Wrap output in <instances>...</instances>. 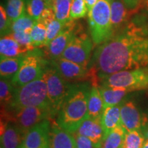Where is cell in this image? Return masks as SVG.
<instances>
[{
  "instance_id": "16",
  "label": "cell",
  "mask_w": 148,
  "mask_h": 148,
  "mask_svg": "<svg viewBox=\"0 0 148 148\" xmlns=\"http://www.w3.org/2000/svg\"><path fill=\"white\" fill-rule=\"evenodd\" d=\"M24 133L14 123H8L1 132V145L4 148H20L24 138Z\"/></svg>"
},
{
  "instance_id": "10",
  "label": "cell",
  "mask_w": 148,
  "mask_h": 148,
  "mask_svg": "<svg viewBox=\"0 0 148 148\" xmlns=\"http://www.w3.org/2000/svg\"><path fill=\"white\" fill-rule=\"evenodd\" d=\"M50 122L45 119L28 130L22 143L23 148H50Z\"/></svg>"
},
{
  "instance_id": "3",
  "label": "cell",
  "mask_w": 148,
  "mask_h": 148,
  "mask_svg": "<svg viewBox=\"0 0 148 148\" xmlns=\"http://www.w3.org/2000/svg\"><path fill=\"white\" fill-rule=\"evenodd\" d=\"M29 106L49 107L53 109L48 97L47 84L43 75L16 88L13 99L8 107L12 110H17Z\"/></svg>"
},
{
  "instance_id": "36",
  "label": "cell",
  "mask_w": 148,
  "mask_h": 148,
  "mask_svg": "<svg viewBox=\"0 0 148 148\" xmlns=\"http://www.w3.org/2000/svg\"><path fill=\"white\" fill-rule=\"evenodd\" d=\"M123 1H124L127 8L132 10L137 6L139 3L140 0H123Z\"/></svg>"
},
{
  "instance_id": "7",
  "label": "cell",
  "mask_w": 148,
  "mask_h": 148,
  "mask_svg": "<svg viewBox=\"0 0 148 148\" xmlns=\"http://www.w3.org/2000/svg\"><path fill=\"white\" fill-rule=\"evenodd\" d=\"M46 68L45 61L39 54L36 52L26 53L19 69L11 80L12 84L18 88L40 78Z\"/></svg>"
},
{
  "instance_id": "15",
  "label": "cell",
  "mask_w": 148,
  "mask_h": 148,
  "mask_svg": "<svg viewBox=\"0 0 148 148\" xmlns=\"http://www.w3.org/2000/svg\"><path fill=\"white\" fill-rule=\"evenodd\" d=\"M49 138L50 148H76L74 135L59 126L57 123L51 125Z\"/></svg>"
},
{
  "instance_id": "29",
  "label": "cell",
  "mask_w": 148,
  "mask_h": 148,
  "mask_svg": "<svg viewBox=\"0 0 148 148\" xmlns=\"http://www.w3.org/2000/svg\"><path fill=\"white\" fill-rule=\"evenodd\" d=\"M47 5L44 0H26L25 11L33 19L38 21Z\"/></svg>"
},
{
  "instance_id": "23",
  "label": "cell",
  "mask_w": 148,
  "mask_h": 148,
  "mask_svg": "<svg viewBox=\"0 0 148 148\" xmlns=\"http://www.w3.org/2000/svg\"><path fill=\"white\" fill-rule=\"evenodd\" d=\"M126 132L122 125L112 130L105 138L101 148H123Z\"/></svg>"
},
{
  "instance_id": "22",
  "label": "cell",
  "mask_w": 148,
  "mask_h": 148,
  "mask_svg": "<svg viewBox=\"0 0 148 148\" xmlns=\"http://www.w3.org/2000/svg\"><path fill=\"white\" fill-rule=\"evenodd\" d=\"M99 88L103 99L104 108L120 104V102L127 92L124 89L109 87L103 85L99 86Z\"/></svg>"
},
{
  "instance_id": "20",
  "label": "cell",
  "mask_w": 148,
  "mask_h": 148,
  "mask_svg": "<svg viewBox=\"0 0 148 148\" xmlns=\"http://www.w3.org/2000/svg\"><path fill=\"white\" fill-rule=\"evenodd\" d=\"M104 106L99 87L94 86L90 88L88 95V117L96 119L101 117Z\"/></svg>"
},
{
  "instance_id": "12",
  "label": "cell",
  "mask_w": 148,
  "mask_h": 148,
  "mask_svg": "<svg viewBox=\"0 0 148 148\" xmlns=\"http://www.w3.org/2000/svg\"><path fill=\"white\" fill-rule=\"evenodd\" d=\"M51 66L66 80H82L88 75L87 68L62 57L51 60Z\"/></svg>"
},
{
  "instance_id": "30",
  "label": "cell",
  "mask_w": 148,
  "mask_h": 148,
  "mask_svg": "<svg viewBox=\"0 0 148 148\" xmlns=\"http://www.w3.org/2000/svg\"><path fill=\"white\" fill-rule=\"evenodd\" d=\"M145 136L139 130L126 132L123 148H142L145 141Z\"/></svg>"
},
{
  "instance_id": "18",
  "label": "cell",
  "mask_w": 148,
  "mask_h": 148,
  "mask_svg": "<svg viewBox=\"0 0 148 148\" xmlns=\"http://www.w3.org/2000/svg\"><path fill=\"white\" fill-rule=\"evenodd\" d=\"M111 24L113 34L123 25L128 17V11L123 0H110Z\"/></svg>"
},
{
  "instance_id": "37",
  "label": "cell",
  "mask_w": 148,
  "mask_h": 148,
  "mask_svg": "<svg viewBox=\"0 0 148 148\" xmlns=\"http://www.w3.org/2000/svg\"><path fill=\"white\" fill-rule=\"evenodd\" d=\"M85 3H86V7H87L88 11H89L92 8V7L96 4V3L97 2L98 0H84Z\"/></svg>"
},
{
  "instance_id": "9",
  "label": "cell",
  "mask_w": 148,
  "mask_h": 148,
  "mask_svg": "<svg viewBox=\"0 0 148 148\" xmlns=\"http://www.w3.org/2000/svg\"><path fill=\"white\" fill-rule=\"evenodd\" d=\"M43 77L47 84L48 97L53 110L57 114L71 86L53 66L46 68Z\"/></svg>"
},
{
  "instance_id": "8",
  "label": "cell",
  "mask_w": 148,
  "mask_h": 148,
  "mask_svg": "<svg viewBox=\"0 0 148 148\" xmlns=\"http://www.w3.org/2000/svg\"><path fill=\"white\" fill-rule=\"evenodd\" d=\"M92 41L86 33L81 32L79 27L64 49L62 58L87 68L92 49Z\"/></svg>"
},
{
  "instance_id": "4",
  "label": "cell",
  "mask_w": 148,
  "mask_h": 148,
  "mask_svg": "<svg viewBox=\"0 0 148 148\" xmlns=\"http://www.w3.org/2000/svg\"><path fill=\"white\" fill-rule=\"evenodd\" d=\"M90 34L95 45H99L113 34L110 0H98L88 12Z\"/></svg>"
},
{
  "instance_id": "31",
  "label": "cell",
  "mask_w": 148,
  "mask_h": 148,
  "mask_svg": "<svg viewBox=\"0 0 148 148\" xmlns=\"http://www.w3.org/2000/svg\"><path fill=\"white\" fill-rule=\"evenodd\" d=\"M88 12L84 0H73L70 11V20L75 21L84 17Z\"/></svg>"
},
{
  "instance_id": "28",
  "label": "cell",
  "mask_w": 148,
  "mask_h": 148,
  "mask_svg": "<svg viewBox=\"0 0 148 148\" xmlns=\"http://www.w3.org/2000/svg\"><path fill=\"white\" fill-rule=\"evenodd\" d=\"M35 22L25 11L22 15L12 23V32H31Z\"/></svg>"
},
{
  "instance_id": "42",
  "label": "cell",
  "mask_w": 148,
  "mask_h": 148,
  "mask_svg": "<svg viewBox=\"0 0 148 148\" xmlns=\"http://www.w3.org/2000/svg\"><path fill=\"white\" fill-rule=\"evenodd\" d=\"M0 148H4V147H3V145H1V146H0Z\"/></svg>"
},
{
  "instance_id": "43",
  "label": "cell",
  "mask_w": 148,
  "mask_h": 148,
  "mask_svg": "<svg viewBox=\"0 0 148 148\" xmlns=\"http://www.w3.org/2000/svg\"><path fill=\"white\" fill-rule=\"evenodd\" d=\"M20 148H23V147H20Z\"/></svg>"
},
{
  "instance_id": "38",
  "label": "cell",
  "mask_w": 148,
  "mask_h": 148,
  "mask_svg": "<svg viewBox=\"0 0 148 148\" xmlns=\"http://www.w3.org/2000/svg\"><path fill=\"white\" fill-rule=\"evenodd\" d=\"M44 1L49 5H53V3L54 2V0H44Z\"/></svg>"
},
{
  "instance_id": "27",
  "label": "cell",
  "mask_w": 148,
  "mask_h": 148,
  "mask_svg": "<svg viewBox=\"0 0 148 148\" xmlns=\"http://www.w3.org/2000/svg\"><path fill=\"white\" fill-rule=\"evenodd\" d=\"M25 6L26 0H7L5 8L12 23L25 12Z\"/></svg>"
},
{
  "instance_id": "2",
  "label": "cell",
  "mask_w": 148,
  "mask_h": 148,
  "mask_svg": "<svg viewBox=\"0 0 148 148\" xmlns=\"http://www.w3.org/2000/svg\"><path fill=\"white\" fill-rule=\"evenodd\" d=\"M88 90L84 87L71 86L57 112L56 123L70 133L76 132L88 117Z\"/></svg>"
},
{
  "instance_id": "33",
  "label": "cell",
  "mask_w": 148,
  "mask_h": 148,
  "mask_svg": "<svg viewBox=\"0 0 148 148\" xmlns=\"http://www.w3.org/2000/svg\"><path fill=\"white\" fill-rule=\"evenodd\" d=\"M12 32V21L8 17L6 10L2 4L0 6V33L3 37Z\"/></svg>"
},
{
  "instance_id": "41",
  "label": "cell",
  "mask_w": 148,
  "mask_h": 148,
  "mask_svg": "<svg viewBox=\"0 0 148 148\" xmlns=\"http://www.w3.org/2000/svg\"><path fill=\"white\" fill-rule=\"evenodd\" d=\"M146 8H147V10L148 11V0L147 1V2H146Z\"/></svg>"
},
{
  "instance_id": "1",
  "label": "cell",
  "mask_w": 148,
  "mask_h": 148,
  "mask_svg": "<svg viewBox=\"0 0 148 148\" xmlns=\"http://www.w3.org/2000/svg\"><path fill=\"white\" fill-rule=\"evenodd\" d=\"M100 78L148 66V26L131 22L95 49L91 60Z\"/></svg>"
},
{
  "instance_id": "21",
  "label": "cell",
  "mask_w": 148,
  "mask_h": 148,
  "mask_svg": "<svg viewBox=\"0 0 148 148\" xmlns=\"http://www.w3.org/2000/svg\"><path fill=\"white\" fill-rule=\"evenodd\" d=\"M25 54L16 57L1 58V61H0L1 77L12 80V77L19 69Z\"/></svg>"
},
{
  "instance_id": "14",
  "label": "cell",
  "mask_w": 148,
  "mask_h": 148,
  "mask_svg": "<svg viewBox=\"0 0 148 148\" xmlns=\"http://www.w3.org/2000/svg\"><path fill=\"white\" fill-rule=\"evenodd\" d=\"M121 122L127 132L140 130L143 123L142 116L132 101H127L121 105Z\"/></svg>"
},
{
  "instance_id": "25",
  "label": "cell",
  "mask_w": 148,
  "mask_h": 148,
  "mask_svg": "<svg viewBox=\"0 0 148 148\" xmlns=\"http://www.w3.org/2000/svg\"><path fill=\"white\" fill-rule=\"evenodd\" d=\"M32 44L35 48L44 47L47 37V25L43 21L38 20L35 22L30 32Z\"/></svg>"
},
{
  "instance_id": "40",
  "label": "cell",
  "mask_w": 148,
  "mask_h": 148,
  "mask_svg": "<svg viewBox=\"0 0 148 148\" xmlns=\"http://www.w3.org/2000/svg\"><path fill=\"white\" fill-rule=\"evenodd\" d=\"M142 148H148V139H147V140H145Z\"/></svg>"
},
{
  "instance_id": "34",
  "label": "cell",
  "mask_w": 148,
  "mask_h": 148,
  "mask_svg": "<svg viewBox=\"0 0 148 148\" xmlns=\"http://www.w3.org/2000/svg\"><path fill=\"white\" fill-rule=\"evenodd\" d=\"M11 36L12 38L18 42L19 45L25 47L29 51H32L35 49L32 44V38H31L30 33L26 32H11Z\"/></svg>"
},
{
  "instance_id": "5",
  "label": "cell",
  "mask_w": 148,
  "mask_h": 148,
  "mask_svg": "<svg viewBox=\"0 0 148 148\" xmlns=\"http://www.w3.org/2000/svg\"><path fill=\"white\" fill-rule=\"evenodd\" d=\"M12 111L9 113L4 109L1 110V118L16 124L25 134L38 123L56 114L54 110L49 107L29 106Z\"/></svg>"
},
{
  "instance_id": "26",
  "label": "cell",
  "mask_w": 148,
  "mask_h": 148,
  "mask_svg": "<svg viewBox=\"0 0 148 148\" xmlns=\"http://www.w3.org/2000/svg\"><path fill=\"white\" fill-rule=\"evenodd\" d=\"M15 88L11 80L1 77L0 80V99L1 107L8 106L13 99Z\"/></svg>"
},
{
  "instance_id": "11",
  "label": "cell",
  "mask_w": 148,
  "mask_h": 148,
  "mask_svg": "<svg viewBox=\"0 0 148 148\" xmlns=\"http://www.w3.org/2000/svg\"><path fill=\"white\" fill-rule=\"evenodd\" d=\"M79 27L77 26L75 21H70L65 24L61 32L46 46L47 54L51 60L62 57L64 49Z\"/></svg>"
},
{
  "instance_id": "13",
  "label": "cell",
  "mask_w": 148,
  "mask_h": 148,
  "mask_svg": "<svg viewBox=\"0 0 148 148\" xmlns=\"http://www.w3.org/2000/svg\"><path fill=\"white\" fill-rule=\"evenodd\" d=\"M75 133L89 138L96 148H101L104 133L101 126V117L96 119L88 117Z\"/></svg>"
},
{
  "instance_id": "19",
  "label": "cell",
  "mask_w": 148,
  "mask_h": 148,
  "mask_svg": "<svg viewBox=\"0 0 148 148\" xmlns=\"http://www.w3.org/2000/svg\"><path fill=\"white\" fill-rule=\"evenodd\" d=\"M25 47L18 43L10 34L1 37L0 40V55L3 57H16L28 52Z\"/></svg>"
},
{
  "instance_id": "17",
  "label": "cell",
  "mask_w": 148,
  "mask_h": 148,
  "mask_svg": "<svg viewBox=\"0 0 148 148\" xmlns=\"http://www.w3.org/2000/svg\"><path fill=\"white\" fill-rule=\"evenodd\" d=\"M101 123L104 133V140L107 135L112 130L121 125V104L109 106L104 108L101 117Z\"/></svg>"
},
{
  "instance_id": "44",
  "label": "cell",
  "mask_w": 148,
  "mask_h": 148,
  "mask_svg": "<svg viewBox=\"0 0 148 148\" xmlns=\"http://www.w3.org/2000/svg\"><path fill=\"white\" fill-rule=\"evenodd\" d=\"M54 1H55V0H54Z\"/></svg>"
},
{
  "instance_id": "39",
  "label": "cell",
  "mask_w": 148,
  "mask_h": 148,
  "mask_svg": "<svg viewBox=\"0 0 148 148\" xmlns=\"http://www.w3.org/2000/svg\"><path fill=\"white\" fill-rule=\"evenodd\" d=\"M143 135H144V136H145V137L147 138V139H148V127L145 129V132H144Z\"/></svg>"
},
{
  "instance_id": "24",
  "label": "cell",
  "mask_w": 148,
  "mask_h": 148,
  "mask_svg": "<svg viewBox=\"0 0 148 148\" xmlns=\"http://www.w3.org/2000/svg\"><path fill=\"white\" fill-rule=\"evenodd\" d=\"M73 0H55L53 3L56 18L63 24H66L70 20V11Z\"/></svg>"
},
{
  "instance_id": "35",
  "label": "cell",
  "mask_w": 148,
  "mask_h": 148,
  "mask_svg": "<svg viewBox=\"0 0 148 148\" xmlns=\"http://www.w3.org/2000/svg\"><path fill=\"white\" fill-rule=\"evenodd\" d=\"M75 142H76V148H96L89 138L82 135L74 133Z\"/></svg>"
},
{
  "instance_id": "6",
  "label": "cell",
  "mask_w": 148,
  "mask_h": 148,
  "mask_svg": "<svg viewBox=\"0 0 148 148\" xmlns=\"http://www.w3.org/2000/svg\"><path fill=\"white\" fill-rule=\"evenodd\" d=\"M102 79L103 86L121 88L127 92L148 88V69L145 68L116 72Z\"/></svg>"
},
{
  "instance_id": "32",
  "label": "cell",
  "mask_w": 148,
  "mask_h": 148,
  "mask_svg": "<svg viewBox=\"0 0 148 148\" xmlns=\"http://www.w3.org/2000/svg\"><path fill=\"white\" fill-rule=\"evenodd\" d=\"M47 25V37L44 47H46L56 36L61 32L65 25L61 23L56 18H53L46 23Z\"/></svg>"
}]
</instances>
